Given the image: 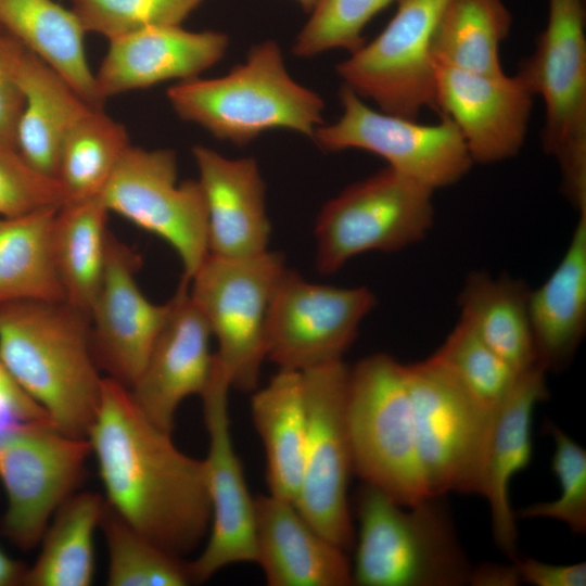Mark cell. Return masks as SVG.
Instances as JSON below:
<instances>
[{"instance_id":"obj_8","label":"cell","mask_w":586,"mask_h":586,"mask_svg":"<svg viewBox=\"0 0 586 586\" xmlns=\"http://www.w3.org/2000/svg\"><path fill=\"white\" fill-rule=\"evenodd\" d=\"M416 446L431 497L477 494L494 410L434 356L406 364Z\"/></svg>"},{"instance_id":"obj_20","label":"cell","mask_w":586,"mask_h":586,"mask_svg":"<svg viewBox=\"0 0 586 586\" xmlns=\"http://www.w3.org/2000/svg\"><path fill=\"white\" fill-rule=\"evenodd\" d=\"M228 46L229 38L221 31H191L181 25L114 38L94 73L97 97L103 103L131 90L198 77L225 56Z\"/></svg>"},{"instance_id":"obj_2","label":"cell","mask_w":586,"mask_h":586,"mask_svg":"<svg viewBox=\"0 0 586 586\" xmlns=\"http://www.w3.org/2000/svg\"><path fill=\"white\" fill-rule=\"evenodd\" d=\"M0 358L55 428L87 437L104 377L87 313L65 301L0 304Z\"/></svg>"},{"instance_id":"obj_18","label":"cell","mask_w":586,"mask_h":586,"mask_svg":"<svg viewBox=\"0 0 586 586\" xmlns=\"http://www.w3.org/2000/svg\"><path fill=\"white\" fill-rule=\"evenodd\" d=\"M189 284L181 277L145 365L128 387L145 417L170 433L179 406L189 396L202 395L215 364L211 329L190 296Z\"/></svg>"},{"instance_id":"obj_12","label":"cell","mask_w":586,"mask_h":586,"mask_svg":"<svg viewBox=\"0 0 586 586\" xmlns=\"http://www.w3.org/2000/svg\"><path fill=\"white\" fill-rule=\"evenodd\" d=\"M173 150L129 145L100 194L110 213L165 241L189 281L209 255L207 213L198 180L177 181Z\"/></svg>"},{"instance_id":"obj_24","label":"cell","mask_w":586,"mask_h":586,"mask_svg":"<svg viewBox=\"0 0 586 586\" xmlns=\"http://www.w3.org/2000/svg\"><path fill=\"white\" fill-rule=\"evenodd\" d=\"M0 63L24 97L18 152L34 168L56 178L62 138L71 124L92 105L50 65L2 30Z\"/></svg>"},{"instance_id":"obj_44","label":"cell","mask_w":586,"mask_h":586,"mask_svg":"<svg viewBox=\"0 0 586 586\" xmlns=\"http://www.w3.org/2000/svg\"><path fill=\"white\" fill-rule=\"evenodd\" d=\"M30 420L11 398L0 394V440Z\"/></svg>"},{"instance_id":"obj_7","label":"cell","mask_w":586,"mask_h":586,"mask_svg":"<svg viewBox=\"0 0 586 586\" xmlns=\"http://www.w3.org/2000/svg\"><path fill=\"white\" fill-rule=\"evenodd\" d=\"M433 193L388 166L346 187L317 216V270L331 275L357 255L420 242L434 224Z\"/></svg>"},{"instance_id":"obj_34","label":"cell","mask_w":586,"mask_h":586,"mask_svg":"<svg viewBox=\"0 0 586 586\" xmlns=\"http://www.w3.org/2000/svg\"><path fill=\"white\" fill-rule=\"evenodd\" d=\"M100 526L107 549V585L184 586L193 583L189 562L143 536L107 505Z\"/></svg>"},{"instance_id":"obj_14","label":"cell","mask_w":586,"mask_h":586,"mask_svg":"<svg viewBox=\"0 0 586 586\" xmlns=\"http://www.w3.org/2000/svg\"><path fill=\"white\" fill-rule=\"evenodd\" d=\"M342 114L319 126L313 140L327 152L349 149L381 156L387 166L432 190L461 180L473 161L457 126L446 116L433 125L371 109L342 85Z\"/></svg>"},{"instance_id":"obj_37","label":"cell","mask_w":586,"mask_h":586,"mask_svg":"<svg viewBox=\"0 0 586 586\" xmlns=\"http://www.w3.org/2000/svg\"><path fill=\"white\" fill-rule=\"evenodd\" d=\"M396 0H319L292 47L297 58L342 49L352 53L364 43L368 23Z\"/></svg>"},{"instance_id":"obj_26","label":"cell","mask_w":586,"mask_h":586,"mask_svg":"<svg viewBox=\"0 0 586 586\" xmlns=\"http://www.w3.org/2000/svg\"><path fill=\"white\" fill-rule=\"evenodd\" d=\"M251 397V415L266 455L269 494L295 504L303 474L307 406L303 373L279 369Z\"/></svg>"},{"instance_id":"obj_46","label":"cell","mask_w":586,"mask_h":586,"mask_svg":"<svg viewBox=\"0 0 586 586\" xmlns=\"http://www.w3.org/2000/svg\"><path fill=\"white\" fill-rule=\"evenodd\" d=\"M305 11H310L316 7L319 0H295Z\"/></svg>"},{"instance_id":"obj_41","label":"cell","mask_w":586,"mask_h":586,"mask_svg":"<svg viewBox=\"0 0 586 586\" xmlns=\"http://www.w3.org/2000/svg\"><path fill=\"white\" fill-rule=\"evenodd\" d=\"M23 111V93L0 63V144L17 149V133Z\"/></svg>"},{"instance_id":"obj_6","label":"cell","mask_w":586,"mask_h":586,"mask_svg":"<svg viewBox=\"0 0 586 586\" xmlns=\"http://www.w3.org/2000/svg\"><path fill=\"white\" fill-rule=\"evenodd\" d=\"M548 21L517 75L545 104V152L564 196L586 214V37L584 0H548Z\"/></svg>"},{"instance_id":"obj_32","label":"cell","mask_w":586,"mask_h":586,"mask_svg":"<svg viewBox=\"0 0 586 586\" xmlns=\"http://www.w3.org/2000/svg\"><path fill=\"white\" fill-rule=\"evenodd\" d=\"M109 214L98 196L64 203L53 220V253L65 302L87 314L105 268Z\"/></svg>"},{"instance_id":"obj_3","label":"cell","mask_w":586,"mask_h":586,"mask_svg":"<svg viewBox=\"0 0 586 586\" xmlns=\"http://www.w3.org/2000/svg\"><path fill=\"white\" fill-rule=\"evenodd\" d=\"M167 99L181 119L239 146L272 129L313 139L323 124L322 98L290 76L275 40L253 46L245 61L221 77L178 81Z\"/></svg>"},{"instance_id":"obj_42","label":"cell","mask_w":586,"mask_h":586,"mask_svg":"<svg viewBox=\"0 0 586 586\" xmlns=\"http://www.w3.org/2000/svg\"><path fill=\"white\" fill-rule=\"evenodd\" d=\"M0 394L14 400L30 420L51 422L47 412L20 386L1 358Z\"/></svg>"},{"instance_id":"obj_33","label":"cell","mask_w":586,"mask_h":586,"mask_svg":"<svg viewBox=\"0 0 586 586\" xmlns=\"http://www.w3.org/2000/svg\"><path fill=\"white\" fill-rule=\"evenodd\" d=\"M129 145L124 125L102 107L89 106L71 124L60 145L56 179L66 202L100 196Z\"/></svg>"},{"instance_id":"obj_38","label":"cell","mask_w":586,"mask_h":586,"mask_svg":"<svg viewBox=\"0 0 586 586\" xmlns=\"http://www.w3.org/2000/svg\"><path fill=\"white\" fill-rule=\"evenodd\" d=\"M546 431L553 441L551 469L558 477L560 495L552 501L535 502L522 508L523 519L548 518L563 522L577 534L586 531V451L555 423Z\"/></svg>"},{"instance_id":"obj_1","label":"cell","mask_w":586,"mask_h":586,"mask_svg":"<svg viewBox=\"0 0 586 586\" xmlns=\"http://www.w3.org/2000/svg\"><path fill=\"white\" fill-rule=\"evenodd\" d=\"M87 438L111 510L178 557L203 543L212 519L205 462L178 449L171 433L138 408L128 387L103 377Z\"/></svg>"},{"instance_id":"obj_43","label":"cell","mask_w":586,"mask_h":586,"mask_svg":"<svg viewBox=\"0 0 586 586\" xmlns=\"http://www.w3.org/2000/svg\"><path fill=\"white\" fill-rule=\"evenodd\" d=\"M521 582L519 571L511 565L484 564L472 569L469 583L476 586H514Z\"/></svg>"},{"instance_id":"obj_9","label":"cell","mask_w":586,"mask_h":586,"mask_svg":"<svg viewBox=\"0 0 586 586\" xmlns=\"http://www.w3.org/2000/svg\"><path fill=\"white\" fill-rule=\"evenodd\" d=\"M284 267V255L270 250L239 259L208 255L190 280V296L216 339L215 359L231 388H258L270 298Z\"/></svg>"},{"instance_id":"obj_40","label":"cell","mask_w":586,"mask_h":586,"mask_svg":"<svg viewBox=\"0 0 586 586\" xmlns=\"http://www.w3.org/2000/svg\"><path fill=\"white\" fill-rule=\"evenodd\" d=\"M521 582L535 586H585L586 563L549 564L533 558H517Z\"/></svg>"},{"instance_id":"obj_29","label":"cell","mask_w":586,"mask_h":586,"mask_svg":"<svg viewBox=\"0 0 586 586\" xmlns=\"http://www.w3.org/2000/svg\"><path fill=\"white\" fill-rule=\"evenodd\" d=\"M58 208L0 217V304L65 301L52 243Z\"/></svg>"},{"instance_id":"obj_19","label":"cell","mask_w":586,"mask_h":586,"mask_svg":"<svg viewBox=\"0 0 586 586\" xmlns=\"http://www.w3.org/2000/svg\"><path fill=\"white\" fill-rule=\"evenodd\" d=\"M435 65L437 113L457 126L473 163L515 156L535 97L523 80L517 74L492 76Z\"/></svg>"},{"instance_id":"obj_25","label":"cell","mask_w":586,"mask_h":586,"mask_svg":"<svg viewBox=\"0 0 586 586\" xmlns=\"http://www.w3.org/2000/svg\"><path fill=\"white\" fill-rule=\"evenodd\" d=\"M528 309L538 362L547 371L563 369L586 330V214L557 267L530 291Z\"/></svg>"},{"instance_id":"obj_28","label":"cell","mask_w":586,"mask_h":586,"mask_svg":"<svg viewBox=\"0 0 586 586\" xmlns=\"http://www.w3.org/2000/svg\"><path fill=\"white\" fill-rule=\"evenodd\" d=\"M0 29L56 73L88 104L102 107L78 17L54 0H0Z\"/></svg>"},{"instance_id":"obj_17","label":"cell","mask_w":586,"mask_h":586,"mask_svg":"<svg viewBox=\"0 0 586 586\" xmlns=\"http://www.w3.org/2000/svg\"><path fill=\"white\" fill-rule=\"evenodd\" d=\"M138 253L109 233L100 288L89 308L92 353L101 372L130 387L166 321L169 300L151 302L140 290Z\"/></svg>"},{"instance_id":"obj_31","label":"cell","mask_w":586,"mask_h":586,"mask_svg":"<svg viewBox=\"0 0 586 586\" xmlns=\"http://www.w3.org/2000/svg\"><path fill=\"white\" fill-rule=\"evenodd\" d=\"M511 25L502 0H447L433 29L432 59L470 73L502 75L499 48Z\"/></svg>"},{"instance_id":"obj_4","label":"cell","mask_w":586,"mask_h":586,"mask_svg":"<svg viewBox=\"0 0 586 586\" xmlns=\"http://www.w3.org/2000/svg\"><path fill=\"white\" fill-rule=\"evenodd\" d=\"M440 497L404 507L362 483L355 496L358 535L353 585L459 586L472 568Z\"/></svg>"},{"instance_id":"obj_36","label":"cell","mask_w":586,"mask_h":586,"mask_svg":"<svg viewBox=\"0 0 586 586\" xmlns=\"http://www.w3.org/2000/svg\"><path fill=\"white\" fill-rule=\"evenodd\" d=\"M204 0H69L86 33L107 40L156 26L181 23Z\"/></svg>"},{"instance_id":"obj_22","label":"cell","mask_w":586,"mask_h":586,"mask_svg":"<svg viewBox=\"0 0 586 586\" xmlns=\"http://www.w3.org/2000/svg\"><path fill=\"white\" fill-rule=\"evenodd\" d=\"M255 551L269 586L353 585L346 551L318 532L295 504L254 497Z\"/></svg>"},{"instance_id":"obj_23","label":"cell","mask_w":586,"mask_h":586,"mask_svg":"<svg viewBox=\"0 0 586 586\" xmlns=\"http://www.w3.org/2000/svg\"><path fill=\"white\" fill-rule=\"evenodd\" d=\"M547 372L537 364L519 374L494 410L485 447L477 494L488 501L495 543L512 561L518 558V532L509 485L531 462L532 417L535 406L548 397Z\"/></svg>"},{"instance_id":"obj_21","label":"cell","mask_w":586,"mask_h":586,"mask_svg":"<svg viewBox=\"0 0 586 586\" xmlns=\"http://www.w3.org/2000/svg\"><path fill=\"white\" fill-rule=\"evenodd\" d=\"M192 155L206 205L209 255L239 259L267 252L271 224L257 162L228 158L201 144Z\"/></svg>"},{"instance_id":"obj_45","label":"cell","mask_w":586,"mask_h":586,"mask_svg":"<svg viewBox=\"0 0 586 586\" xmlns=\"http://www.w3.org/2000/svg\"><path fill=\"white\" fill-rule=\"evenodd\" d=\"M27 566L9 557L0 547V586L23 585Z\"/></svg>"},{"instance_id":"obj_11","label":"cell","mask_w":586,"mask_h":586,"mask_svg":"<svg viewBox=\"0 0 586 586\" xmlns=\"http://www.w3.org/2000/svg\"><path fill=\"white\" fill-rule=\"evenodd\" d=\"M92 455L87 437L50 421H29L0 440V482L8 506L4 536L22 550L39 545L56 510L81 483Z\"/></svg>"},{"instance_id":"obj_16","label":"cell","mask_w":586,"mask_h":586,"mask_svg":"<svg viewBox=\"0 0 586 586\" xmlns=\"http://www.w3.org/2000/svg\"><path fill=\"white\" fill-rule=\"evenodd\" d=\"M229 382L218 365L202 393L208 435L204 459L212 509L211 526L201 553L189 562L193 583L211 578L238 563H255V502L234 449L228 412Z\"/></svg>"},{"instance_id":"obj_30","label":"cell","mask_w":586,"mask_h":586,"mask_svg":"<svg viewBox=\"0 0 586 586\" xmlns=\"http://www.w3.org/2000/svg\"><path fill=\"white\" fill-rule=\"evenodd\" d=\"M104 497L74 493L54 513L41 540L40 552L27 566L23 585L89 586L94 576V533L105 512Z\"/></svg>"},{"instance_id":"obj_39","label":"cell","mask_w":586,"mask_h":586,"mask_svg":"<svg viewBox=\"0 0 586 586\" xmlns=\"http://www.w3.org/2000/svg\"><path fill=\"white\" fill-rule=\"evenodd\" d=\"M66 202L56 178L34 168L17 149L0 144V217H15Z\"/></svg>"},{"instance_id":"obj_15","label":"cell","mask_w":586,"mask_h":586,"mask_svg":"<svg viewBox=\"0 0 586 586\" xmlns=\"http://www.w3.org/2000/svg\"><path fill=\"white\" fill-rule=\"evenodd\" d=\"M375 303L366 286L310 282L285 266L269 304L267 359L298 372L343 360Z\"/></svg>"},{"instance_id":"obj_13","label":"cell","mask_w":586,"mask_h":586,"mask_svg":"<svg viewBox=\"0 0 586 586\" xmlns=\"http://www.w3.org/2000/svg\"><path fill=\"white\" fill-rule=\"evenodd\" d=\"M397 10L369 43L336 65L343 86L381 112L417 120L437 112L436 65L431 55L435 23L447 0H396Z\"/></svg>"},{"instance_id":"obj_5","label":"cell","mask_w":586,"mask_h":586,"mask_svg":"<svg viewBox=\"0 0 586 586\" xmlns=\"http://www.w3.org/2000/svg\"><path fill=\"white\" fill-rule=\"evenodd\" d=\"M354 474L404 507L431 498L419 462L406 364L379 353L348 371Z\"/></svg>"},{"instance_id":"obj_27","label":"cell","mask_w":586,"mask_h":586,"mask_svg":"<svg viewBox=\"0 0 586 586\" xmlns=\"http://www.w3.org/2000/svg\"><path fill=\"white\" fill-rule=\"evenodd\" d=\"M530 289L508 275H468L459 294L460 320L518 373L539 364L533 336Z\"/></svg>"},{"instance_id":"obj_35","label":"cell","mask_w":586,"mask_h":586,"mask_svg":"<svg viewBox=\"0 0 586 586\" xmlns=\"http://www.w3.org/2000/svg\"><path fill=\"white\" fill-rule=\"evenodd\" d=\"M433 355L492 409L507 397L520 374L460 319Z\"/></svg>"},{"instance_id":"obj_47","label":"cell","mask_w":586,"mask_h":586,"mask_svg":"<svg viewBox=\"0 0 586 586\" xmlns=\"http://www.w3.org/2000/svg\"><path fill=\"white\" fill-rule=\"evenodd\" d=\"M1 30V29H0Z\"/></svg>"},{"instance_id":"obj_10","label":"cell","mask_w":586,"mask_h":586,"mask_svg":"<svg viewBox=\"0 0 586 586\" xmlns=\"http://www.w3.org/2000/svg\"><path fill=\"white\" fill-rule=\"evenodd\" d=\"M349 367L330 362L302 372L307 438L295 506L323 536L351 551L355 530L348 501L353 453L347 420Z\"/></svg>"}]
</instances>
